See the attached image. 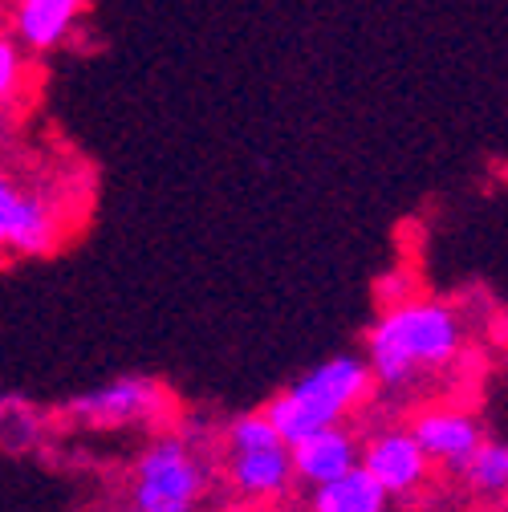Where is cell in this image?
<instances>
[{
    "instance_id": "cell-1",
    "label": "cell",
    "mask_w": 508,
    "mask_h": 512,
    "mask_svg": "<svg viewBox=\"0 0 508 512\" xmlns=\"http://www.w3.org/2000/svg\"><path fill=\"white\" fill-rule=\"evenodd\" d=\"M464 354V322L443 301H395L366 334V366L374 387L407 391L448 370Z\"/></svg>"
},
{
    "instance_id": "cell-2",
    "label": "cell",
    "mask_w": 508,
    "mask_h": 512,
    "mask_svg": "<svg viewBox=\"0 0 508 512\" xmlns=\"http://www.w3.org/2000/svg\"><path fill=\"white\" fill-rule=\"evenodd\" d=\"M370 395H374V374H370L366 358L338 354V358H326L322 366L305 370L281 395H273L265 407V419L277 427V435L285 443H297L301 435H309L317 427L342 423Z\"/></svg>"
},
{
    "instance_id": "cell-3",
    "label": "cell",
    "mask_w": 508,
    "mask_h": 512,
    "mask_svg": "<svg viewBox=\"0 0 508 512\" xmlns=\"http://www.w3.org/2000/svg\"><path fill=\"white\" fill-rule=\"evenodd\" d=\"M208 492L212 464L183 431H159L126 476V496L147 512H200Z\"/></svg>"
},
{
    "instance_id": "cell-4",
    "label": "cell",
    "mask_w": 508,
    "mask_h": 512,
    "mask_svg": "<svg viewBox=\"0 0 508 512\" xmlns=\"http://www.w3.org/2000/svg\"><path fill=\"white\" fill-rule=\"evenodd\" d=\"M224 484L248 504L277 500L297 484L289 443L277 435V427L265 419V411H252V415H240L228 423Z\"/></svg>"
},
{
    "instance_id": "cell-5",
    "label": "cell",
    "mask_w": 508,
    "mask_h": 512,
    "mask_svg": "<svg viewBox=\"0 0 508 512\" xmlns=\"http://www.w3.org/2000/svg\"><path fill=\"white\" fill-rule=\"evenodd\" d=\"M171 395L159 378L122 374L114 382L78 395L66 403V419L90 431H151L163 427L171 415Z\"/></svg>"
},
{
    "instance_id": "cell-6",
    "label": "cell",
    "mask_w": 508,
    "mask_h": 512,
    "mask_svg": "<svg viewBox=\"0 0 508 512\" xmlns=\"http://www.w3.org/2000/svg\"><path fill=\"white\" fill-rule=\"evenodd\" d=\"M358 468L383 488L391 500H403V496H415L423 484H427V472H431V460L423 456V447L415 443L411 427H387V431H374L362 452H358Z\"/></svg>"
},
{
    "instance_id": "cell-7",
    "label": "cell",
    "mask_w": 508,
    "mask_h": 512,
    "mask_svg": "<svg viewBox=\"0 0 508 512\" xmlns=\"http://www.w3.org/2000/svg\"><path fill=\"white\" fill-rule=\"evenodd\" d=\"M86 17V0H9L5 25L21 41L25 53H57L66 49Z\"/></svg>"
},
{
    "instance_id": "cell-8",
    "label": "cell",
    "mask_w": 508,
    "mask_h": 512,
    "mask_svg": "<svg viewBox=\"0 0 508 512\" xmlns=\"http://www.w3.org/2000/svg\"><path fill=\"white\" fill-rule=\"evenodd\" d=\"M358 452H362V439L354 431H346L342 423L334 427H317L309 435H301L297 443H289V456H293V476L301 484H326L346 476L350 468H358Z\"/></svg>"
},
{
    "instance_id": "cell-9",
    "label": "cell",
    "mask_w": 508,
    "mask_h": 512,
    "mask_svg": "<svg viewBox=\"0 0 508 512\" xmlns=\"http://www.w3.org/2000/svg\"><path fill=\"white\" fill-rule=\"evenodd\" d=\"M415 443L423 447V456L431 464H443V468H452L460 472L464 460L476 452V443L484 439V427L476 415L468 411H456V407H435V411H423L411 427Z\"/></svg>"
},
{
    "instance_id": "cell-10",
    "label": "cell",
    "mask_w": 508,
    "mask_h": 512,
    "mask_svg": "<svg viewBox=\"0 0 508 512\" xmlns=\"http://www.w3.org/2000/svg\"><path fill=\"white\" fill-rule=\"evenodd\" d=\"M387 508H391V496L362 468H350L338 480L309 488V512H387Z\"/></svg>"
},
{
    "instance_id": "cell-11",
    "label": "cell",
    "mask_w": 508,
    "mask_h": 512,
    "mask_svg": "<svg viewBox=\"0 0 508 512\" xmlns=\"http://www.w3.org/2000/svg\"><path fill=\"white\" fill-rule=\"evenodd\" d=\"M49 435V415L29 399H0V452L25 456L37 452Z\"/></svg>"
},
{
    "instance_id": "cell-12",
    "label": "cell",
    "mask_w": 508,
    "mask_h": 512,
    "mask_svg": "<svg viewBox=\"0 0 508 512\" xmlns=\"http://www.w3.org/2000/svg\"><path fill=\"white\" fill-rule=\"evenodd\" d=\"M460 480L476 496H504L508 492V443L500 439H480L476 452L464 460Z\"/></svg>"
},
{
    "instance_id": "cell-13",
    "label": "cell",
    "mask_w": 508,
    "mask_h": 512,
    "mask_svg": "<svg viewBox=\"0 0 508 512\" xmlns=\"http://www.w3.org/2000/svg\"><path fill=\"white\" fill-rule=\"evenodd\" d=\"M25 86H29V53L9 33L5 17H0V106L21 102Z\"/></svg>"
},
{
    "instance_id": "cell-14",
    "label": "cell",
    "mask_w": 508,
    "mask_h": 512,
    "mask_svg": "<svg viewBox=\"0 0 508 512\" xmlns=\"http://www.w3.org/2000/svg\"><path fill=\"white\" fill-rule=\"evenodd\" d=\"M25 179L0 167V252H9L13 244V228H17V216H21V204H25Z\"/></svg>"
},
{
    "instance_id": "cell-15",
    "label": "cell",
    "mask_w": 508,
    "mask_h": 512,
    "mask_svg": "<svg viewBox=\"0 0 508 512\" xmlns=\"http://www.w3.org/2000/svg\"><path fill=\"white\" fill-rule=\"evenodd\" d=\"M102 512H147V508H135V504H122V508H102Z\"/></svg>"
},
{
    "instance_id": "cell-16",
    "label": "cell",
    "mask_w": 508,
    "mask_h": 512,
    "mask_svg": "<svg viewBox=\"0 0 508 512\" xmlns=\"http://www.w3.org/2000/svg\"><path fill=\"white\" fill-rule=\"evenodd\" d=\"M504 496H508V492H504Z\"/></svg>"
},
{
    "instance_id": "cell-17",
    "label": "cell",
    "mask_w": 508,
    "mask_h": 512,
    "mask_svg": "<svg viewBox=\"0 0 508 512\" xmlns=\"http://www.w3.org/2000/svg\"><path fill=\"white\" fill-rule=\"evenodd\" d=\"M387 512H391V508H387Z\"/></svg>"
}]
</instances>
